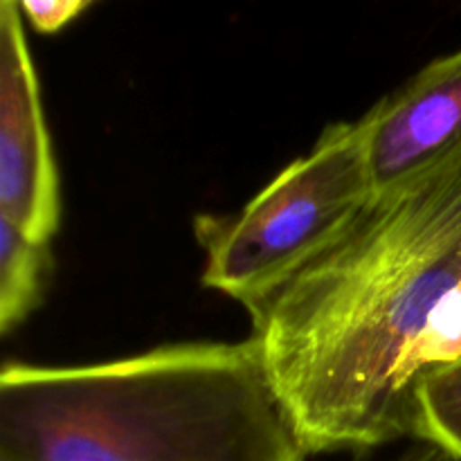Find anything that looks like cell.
I'll return each mask as SVG.
<instances>
[{
	"label": "cell",
	"instance_id": "8",
	"mask_svg": "<svg viewBox=\"0 0 461 461\" xmlns=\"http://www.w3.org/2000/svg\"><path fill=\"white\" fill-rule=\"evenodd\" d=\"M95 3L88 0H48V3H36V0H21L23 18L30 23L39 34H57L63 27L88 12Z\"/></svg>",
	"mask_w": 461,
	"mask_h": 461
},
{
	"label": "cell",
	"instance_id": "7",
	"mask_svg": "<svg viewBox=\"0 0 461 461\" xmlns=\"http://www.w3.org/2000/svg\"><path fill=\"white\" fill-rule=\"evenodd\" d=\"M417 441L437 446L461 461V358L421 385Z\"/></svg>",
	"mask_w": 461,
	"mask_h": 461
},
{
	"label": "cell",
	"instance_id": "2",
	"mask_svg": "<svg viewBox=\"0 0 461 461\" xmlns=\"http://www.w3.org/2000/svg\"><path fill=\"white\" fill-rule=\"evenodd\" d=\"M257 338L90 365L7 363L3 461H306Z\"/></svg>",
	"mask_w": 461,
	"mask_h": 461
},
{
	"label": "cell",
	"instance_id": "6",
	"mask_svg": "<svg viewBox=\"0 0 461 461\" xmlns=\"http://www.w3.org/2000/svg\"><path fill=\"white\" fill-rule=\"evenodd\" d=\"M54 270L50 243H36L0 219V333L21 327L43 302Z\"/></svg>",
	"mask_w": 461,
	"mask_h": 461
},
{
	"label": "cell",
	"instance_id": "10",
	"mask_svg": "<svg viewBox=\"0 0 461 461\" xmlns=\"http://www.w3.org/2000/svg\"><path fill=\"white\" fill-rule=\"evenodd\" d=\"M0 461H3V459H0Z\"/></svg>",
	"mask_w": 461,
	"mask_h": 461
},
{
	"label": "cell",
	"instance_id": "1",
	"mask_svg": "<svg viewBox=\"0 0 461 461\" xmlns=\"http://www.w3.org/2000/svg\"><path fill=\"white\" fill-rule=\"evenodd\" d=\"M250 318L309 455L417 441L421 385L461 358V147Z\"/></svg>",
	"mask_w": 461,
	"mask_h": 461
},
{
	"label": "cell",
	"instance_id": "5",
	"mask_svg": "<svg viewBox=\"0 0 461 461\" xmlns=\"http://www.w3.org/2000/svg\"><path fill=\"white\" fill-rule=\"evenodd\" d=\"M376 194L461 147V50L435 59L360 117Z\"/></svg>",
	"mask_w": 461,
	"mask_h": 461
},
{
	"label": "cell",
	"instance_id": "3",
	"mask_svg": "<svg viewBox=\"0 0 461 461\" xmlns=\"http://www.w3.org/2000/svg\"><path fill=\"white\" fill-rule=\"evenodd\" d=\"M376 198L358 122L322 131L234 216H198L203 284L257 313L327 255Z\"/></svg>",
	"mask_w": 461,
	"mask_h": 461
},
{
	"label": "cell",
	"instance_id": "4",
	"mask_svg": "<svg viewBox=\"0 0 461 461\" xmlns=\"http://www.w3.org/2000/svg\"><path fill=\"white\" fill-rule=\"evenodd\" d=\"M0 219L52 243L61 225V183L39 75L14 0L0 3Z\"/></svg>",
	"mask_w": 461,
	"mask_h": 461
},
{
	"label": "cell",
	"instance_id": "9",
	"mask_svg": "<svg viewBox=\"0 0 461 461\" xmlns=\"http://www.w3.org/2000/svg\"><path fill=\"white\" fill-rule=\"evenodd\" d=\"M360 461H369V459H360ZM383 461H455L450 455H446L444 450L437 448V446L426 444V441H417L412 448L403 450L401 455L392 459H383Z\"/></svg>",
	"mask_w": 461,
	"mask_h": 461
}]
</instances>
